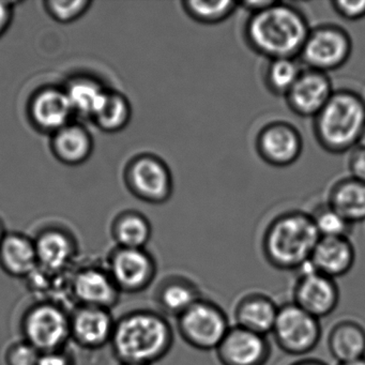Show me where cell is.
<instances>
[{"label": "cell", "mask_w": 365, "mask_h": 365, "mask_svg": "<svg viewBox=\"0 0 365 365\" xmlns=\"http://www.w3.org/2000/svg\"><path fill=\"white\" fill-rule=\"evenodd\" d=\"M0 242H1V241H0Z\"/></svg>", "instance_id": "43"}, {"label": "cell", "mask_w": 365, "mask_h": 365, "mask_svg": "<svg viewBox=\"0 0 365 365\" xmlns=\"http://www.w3.org/2000/svg\"><path fill=\"white\" fill-rule=\"evenodd\" d=\"M37 365H76L73 356L67 350H54V351L40 354Z\"/></svg>", "instance_id": "36"}, {"label": "cell", "mask_w": 365, "mask_h": 365, "mask_svg": "<svg viewBox=\"0 0 365 365\" xmlns=\"http://www.w3.org/2000/svg\"><path fill=\"white\" fill-rule=\"evenodd\" d=\"M125 180L132 193L147 202L160 204L172 195L173 178L170 168L155 155L136 157L128 165Z\"/></svg>", "instance_id": "11"}, {"label": "cell", "mask_w": 365, "mask_h": 365, "mask_svg": "<svg viewBox=\"0 0 365 365\" xmlns=\"http://www.w3.org/2000/svg\"><path fill=\"white\" fill-rule=\"evenodd\" d=\"M333 86L328 74L316 70H302L286 95L288 108L303 118H314L332 97Z\"/></svg>", "instance_id": "15"}, {"label": "cell", "mask_w": 365, "mask_h": 365, "mask_svg": "<svg viewBox=\"0 0 365 365\" xmlns=\"http://www.w3.org/2000/svg\"><path fill=\"white\" fill-rule=\"evenodd\" d=\"M319 238L309 213L286 211L275 217L264 230L262 255L277 270L298 272L309 262Z\"/></svg>", "instance_id": "3"}, {"label": "cell", "mask_w": 365, "mask_h": 365, "mask_svg": "<svg viewBox=\"0 0 365 365\" xmlns=\"http://www.w3.org/2000/svg\"><path fill=\"white\" fill-rule=\"evenodd\" d=\"M322 334L319 319L294 302L279 305L271 335L282 351L289 356H307L317 347Z\"/></svg>", "instance_id": "7"}, {"label": "cell", "mask_w": 365, "mask_h": 365, "mask_svg": "<svg viewBox=\"0 0 365 365\" xmlns=\"http://www.w3.org/2000/svg\"><path fill=\"white\" fill-rule=\"evenodd\" d=\"M22 329L25 341L41 354L65 349L71 339L70 314L54 301H38L29 307Z\"/></svg>", "instance_id": "6"}, {"label": "cell", "mask_w": 365, "mask_h": 365, "mask_svg": "<svg viewBox=\"0 0 365 365\" xmlns=\"http://www.w3.org/2000/svg\"><path fill=\"white\" fill-rule=\"evenodd\" d=\"M183 9L190 18L202 24H219L236 12L238 4L232 0L222 1H197L189 0L182 3Z\"/></svg>", "instance_id": "30"}, {"label": "cell", "mask_w": 365, "mask_h": 365, "mask_svg": "<svg viewBox=\"0 0 365 365\" xmlns=\"http://www.w3.org/2000/svg\"><path fill=\"white\" fill-rule=\"evenodd\" d=\"M44 8L48 16L61 24H69V23L76 22L78 19L82 18L93 3L88 0H72V1H65V0H48L44 1Z\"/></svg>", "instance_id": "32"}, {"label": "cell", "mask_w": 365, "mask_h": 365, "mask_svg": "<svg viewBox=\"0 0 365 365\" xmlns=\"http://www.w3.org/2000/svg\"><path fill=\"white\" fill-rule=\"evenodd\" d=\"M358 147H362L365 148V125L363 128L362 132H361L360 138H359Z\"/></svg>", "instance_id": "41"}, {"label": "cell", "mask_w": 365, "mask_h": 365, "mask_svg": "<svg viewBox=\"0 0 365 365\" xmlns=\"http://www.w3.org/2000/svg\"><path fill=\"white\" fill-rule=\"evenodd\" d=\"M351 52L349 34L337 25L324 24L309 31L298 58L307 69L328 74L345 66Z\"/></svg>", "instance_id": "8"}, {"label": "cell", "mask_w": 365, "mask_h": 365, "mask_svg": "<svg viewBox=\"0 0 365 365\" xmlns=\"http://www.w3.org/2000/svg\"><path fill=\"white\" fill-rule=\"evenodd\" d=\"M339 365H365V358L359 359V360L350 361V362L341 363Z\"/></svg>", "instance_id": "40"}, {"label": "cell", "mask_w": 365, "mask_h": 365, "mask_svg": "<svg viewBox=\"0 0 365 365\" xmlns=\"http://www.w3.org/2000/svg\"><path fill=\"white\" fill-rule=\"evenodd\" d=\"M289 365H329L328 363L324 361L320 360V359L316 358H303L300 360L294 361L292 364Z\"/></svg>", "instance_id": "39"}, {"label": "cell", "mask_w": 365, "mask_h": 365, "mask_svg": "<svg viewBox=\"0 0 365 365\" xmlns=\"http://www.w3.org/2000/svg\"><path fill=\"white\" fill-rule=\"evenodd\" d=\"M327 345L339 364L365 358V328L356 320H339L329 331Z\"/></svg>", "instance_id": "22"}, {"label": "cell", "mask_w": 365, "mask_h": 365, "mask_svg": "<svg viewBox=\"0 0 365 365\" xmlns=\"http://www.w3.org/2000/svg\"><path fill=\"white\" fill-rule=\"evenodd\" d=\"M40 354L29 341H21L12 346L8 354L9 365H37Z\"/></svg>", "instance_id": "33"}, {"label": "cell", "mask_w": 365, "mask_h": 365, "mask_svg": "<svg viewBox=\"0 0 365 365\" xmlns=\"http://www.w3.org/2000/svg\"><path fill=\"white\" fill-rule=\"evenodd\" d=\"M11 5L0 3V34L5 31L11 19Z\"/></svg>", "instance_id": "38"}, {"label": "cell", "mask_w": 365, "mask_h": 365, "mask_svg": "<svg viewBox=\"0 0 365 365\" xmlns=\"http://www.w3.org/2000/svg\"><path fill=\"white\" fill-rule=\"evenodd\" d=\"M230 327L224 309L202 297L177 317V331L181 339L202 351L217 349Z\"/></svg>", "instance_id": "5"}, {"label": "cell", "mask_w": 365, "mask_h": 365, "mask_svg": "<svg viewBox=\"0 0 365 365\" xmlns=\"http://www.w3.org/2000/svg\"><path fill=\"white\" fill-rule=\"evenodd\" d=\"M173 343L174 330L163 316L138 309L116 320L110 345L120 363L151 365L170 351Z\"/></svg>", "instance_id": "2"}, {"label": "cell", "mask_w": 365, "mask_h": 365, "mask_svg": "<svg viewBox=\"0 0 365 365\" xmlns=\"http://www.w3.org/2000/svg\"><path fill=\"white\" fill-rule=\"evenodd\" d=\"M260 159L274 168H287L302 155L303 138L299 130L286 121H271L262 128L255 140Z\"/></svg>", "instance_id": "12"}, {"label": "cell", "mask_w": 365, "mask_h": 365, "mask_svg": "<svg viewBox=\"0 0 365 365\" xmlns=\"http://www.w3.org/2000/svg\"><path fill=\"white\" fill-rule=\"evenodd\" d=\"M337 16L349 22H358L365 19V0H334L331 3Z\"/></svg>", "instance_id": "34"}, {"label": "cell", "mask_w": 365, "mask_h": 365, "mask_svg": "<svg viewBox=\"0 0 365 365\" xmlns=\"http://www.w3.org/2000/svg\"><path fill=\"white\" fill-rule=\"evenodd\" d=\"M301 72L302 69L296 59H271L264 68V83L272 95L286 97Z\"/></svg>", "instance_id": "29"}, {"label": "cell", "mask_w": 365, "mask_h": 365, "mask_svg": "<svg viewBox=\"0 0 365 365\" xmlns=\"http://www.w3.org/2000/svg\"><path fill=\"white\" fill-rule=\"evenodd\" d=\"M29 118L39 131L54 134L72 123L74 113L63 88L40 89L29 102Z\"/></svg>", "instance_id": "17"}, {"label": "cell", "mask_w": 365, "mask_h": 365, "mask_svg": "<svg viewBox=\"0 0 365 365\" xmlns=\"http://www.w3.org/2000/svg\"><path fill=\"white\" fill-rule=\"evenodd\" d=\"M307 19L290 4L275 1L257 14H250L245 24V42L256 54L271 59H296L309 36Z\"/></svg>", "instance_id": "1"}, {"label": "cell", "mask_w": 365, "mask_h": 365, "mask_svg": "<svg viewBox=\"0 0 365 365\" xmlns=\"http://www.w3.org/2000/svg\"><path fill=\"white\" fill-rule=\"evenodd\" d=\"M150 222L142 213L125 211L115 220L112 236L116 247L125 249H145L151 238Z\"/></svg>", "instance_id": "26"}, {"label": "cell", "mask_w": 365, "mask_h": 365, "mask_svg": "<svg viewBox=\"0 0 365 365\" xmlns=\"http://www.w3.org/2000/svg\"><path fill=\"white\" fill-rule=\"evenodd\" d=\"M34 241L38 266L53 274L67 270L78 252V245L72 235L58 228L43 230Z\"/></svg>", "instance_id": "18"}, {"label": "cell", "mask_w": 365, "mask_h": 365, "mask_svg": "<svg viewBox=\"0 0 365 365\" xmlns=\"http://www.w3.org/2000/svg\"><path fill=\"white\" fill-rule=\"evenodd\" d=\"M106 267L120 292L128 294L144 292L157 275V262L146 249L116 247Z\"/></svg>", "instance_id": "9"}, {"label": "cell", "mask_w": 365, "mask_h": 365, "mask_svg": "<svg viewBox=\"0 0 365 365\" xmlns=\"http://www.w3.org/2000/svg\"><path fill=\"white\" fill-rule=\"evenodd\" d=\"M200 298L202 294L198 288L191 281L181 277H174L164 282L157 292L159 307L168 315L176 317Z\"/></svg>", "instance_id": "27"}, {"label": "cell", "mask_w": 365, "mask_h": 365, "mask_svg": "<svg viewBox=\"0 0 365 365\" xmlns=\"http://www.w3.org/2000/svg\"><path fill=\"white\" fill-rule=\"evenodd\" d=\"M66 95L71 104L74 115L93 119L103 103L108 89L91 78H74L66 85Z\"/></svg>", "instance_id": "25"}, {"label": "cell", "mask_w": 365, "mask_h": 365, "mask_svg": "<svg viewBox=\"0 0 365 365\" xmlns=\"http://www.w3.org/2000/svg\"><path fill=\"white\" fill-rule=\"evenodd\" d=\"M348 166L351 174L350 177L365 182V148L356 146L352 150Z\"/></svg>", "instance_id": "35"}, {"label": "cell", "mask_w": 365, "mask_h": 365, "mask_svg": "<svg viewBox=\"0 0 365 365\" xmlns=\"http://www.w3.org/2000/svg\"><path fill=\"white\" fill-rule=\"evenodd\" d=\"M119 365H145V364H138V363H120Z\"/></svg>", "instance_id": "42"}, {"label": "cell", "mask_w": 365, "mask_h": 365, "mask_svg": "<svg viewBox=\"0 0 365 365\" xmlns=\"http://www.w3.org/2000/svg\"><path fill=\"white\" fill-rule=\"evenodd\" d=\"M314 225L320 238H339L347 237L349 238L354 224L339 215L328 202L318 205L312 213H309Z\"/></svg>", "instance_id": "31"}, {"label": "cell", "mask_w": 365, "mask_h": 365, "mask_svg": "<svg viewBox=\"0 0 365 365\" xmlns=\"http://www.w3.org/2000/svg\"><path fill=\"white\" fill-rule=\"evenodd\" d=\"M297 273L292 302L319 320L331 315L341 298L336 281L314 270L309 262Z\"/></svg>", "instance_id": "10"}, {"label": "cell", "mask_w": 365, "mask_h": 365, "mask_svg": "<svg viewBox=\"0 0 365 365\" xmlns=\"http://www.w3.org/2000/svg\"><path fill=\"white\" fill-rule=\"evenodd\" d=\"M356 262V250L347 237L319 238L311 258L309 266L331 279L345 277Z\"/></svg>", "instance_id": "19"}, {"label": "cell", "mask_w": 365, "mask_h": 365, "mask_svg": "<svg viewBox=\"0 0 365 365\" xmlns=\"http://www.w3.org/2000/svg\"><path fill=\"white\" fill-rule=\"evenodd\" d=\"M316 140L333 155L347 153L358 146L365 125V101L349 89L334 91L332 97L314 117Z\"/></svg>", "instance_id": "4"}, {"label": "cell", "mask_w": 365, "mask_h": 365, "mask_svg": "<svg viewBox=\"0 0 365 365\" xmlns=\"http://www.w3.org/2000/svg\"><path fill=\"white\" fill-rule=\"evenodd\" d=\"M68 285L78 305L112 309L120 298V290L106 267H82L73 273Z\"/></svg>", "instance_id": "13"}, {"label": "cell", "mask_w": 365, "mask_h": 365, "mask_svg": "<svg viewBox=\"0 0 365 365\" xmlns=\"http://www.w3.org/2000/svg\"><path fill=\"white\" fill-rule=\"evenodd\" d=\"M51 148L63 164L80 165L91 158L93 140L86 128L71 123L52 134Z\"/></svg>", "instance_id": "21"}, {"label": "cell", "mask_w": 365, "mask_h": 365, "mask_svg": "<svg viewBox=\"0 0 365 365\" xmlns=\"http://www.w3.org/2000/svg\"><path fill=\"white\" fill-rule=\"evenodd\" d=\"M274 3L275 0H252V1H242L238 4V6L250 12V14H253L267 9Z\"/></svg>", "instance_id": "37"}, {"label": "cell", "mask_w": 365, "mask_h": 365, "mask_svg": "<svg viewBox=\"0 0 365 365\" xmlns=\"http://www.w3.org/2000/svg\"><path fill=\"white\" fill-rule=\"evenodd\" d=\"M279 307L268 294L250 292L241 297L235 307V324L268 336L274 326Z\"/></svg>", "instance_id": "20"}, {"label": "cell", "mask_w": 365, "mask_h": 365, "mask_svg": "<svg viewBox=\"0 0 365 365\" xmlns=\"http://www.w3.org/2000/svg\"><path fill=\"white\" fill-rule=\"evenodd\" d=\"M115 322L110 309L78 305L70 314V334L85 349H99L110 343Z\"/></svg>", "instance_id": "16"}, {"label": "cell", "mask_w": 365, "mask_h": 365, "mask_svg": "<svg viewBox=\"0 0 365 365\" xmlns=\"http://www.w3.org/2000/svg\"><path fill=\"white\" fill-rule=\"evenodd\" d=\"M0 259L10 274L29 277L37 270L35 241L25 235L12 234L0 242Z\"/></svg>", "instance_id": "23"}, {"label": "cell", "mask_w": 365, "mask_h": 365, "mask_svg": "<svg viewBox=\"0 0 365 365\" xmlns=\"http://www.w3.org/2000/svg\"><path fill=\"white\" fill-rule=\"evenodd\" d=\"M215 351L222 365H266L272 354L268 337L236 324Z\"/></svg>", "instance_id": "14"}, {"label": "cell", "mask_w": 365, "mask_h": 365, "mask_svg": "<svg viewBox=\"0 0 365 365\" xmlns=\"http://www.w3.org/2000/svg\"><path fill=\"white\" fill-rule=\"evenodd\" d=\"M131 117V104L127 97L116 91H108L103 103L93 117V121L102 131L116 133L129 125Z\"/></svg>", "instance_id": "28"}, {"label": "cell", "mask_w": 365, "mask_h": 365, "mask_svg": "<svg viewBox=\"0 0 365 365\" xmlns=\"http://www.w3.org/2000/svg\"><path fill=\"white\" fill-rule=\"evenodd\" d=\"M328 202L350 223L365 221V182L347 177L331 187Z\"/></svg>", "instance_id": "24"}]
</instances>
